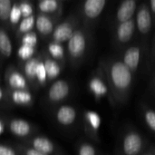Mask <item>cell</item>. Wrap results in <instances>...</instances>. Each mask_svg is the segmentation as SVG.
Here are the masks:
<instances>
[{
  "mask_svg": "<svg viewBox=\"0 0 155 155\" xmlns=\"http://www.w3.org/2000/svg\"><path fill=\"white\" fill-rule=\"evenodd\" d=\"M140 155H155L154 146H153V144L149 145V146L146 148V150H145L143 153H142Z\"/></svg>",
  "mask_w": 155,
  "mask_h": 155,
  "instance_id": "8d00e7d4",
  "label": "cell"
},
{
  "mask_svg": "<svg viewBox=\"0 0 155 155\" xmlns=\"http://www.w3.org/2000/svg\"><path fill=\"white\" fill-rule=\"evenodd\" d=\"M4 82L5 88L8 90L32 91L31 86L29 85L28 82L25 78L20 69L14 64H9L5 68L4 74Z\"/></svg>",
  "mask_w": 155,
  "mask_h": 155,
  "instance_id": "5bb4252c",
  "label": "cell"
},
{
  "mask_svg": "<svg viewBox=\"0 0 155 155\" xmlns=\"http://www.w3.org/2000/svg\"><path fill=\"white\" fill-rule=\"evenodd\" d=\"M72 85L71 83L64 78H58L52 82L49 86L45 98L44 103L49 107H56L64 104L71 95Z\"/></svg>",
  "mask_w": 155,
  "mask_h": 155,
  "instance_id": "9c48e42d",
  "label": "cell"
},
{
  "mask_svg": "<svg viewBox=\"0 0 155 155\" xmlns=\"http://www.w3.org/2000/svg\"><path fill=\"white\" fill-rule=\"evenodd\" d=\"M135 28L138 39L145 45H149L152 37L153 25L154 20L153 19L149 11L147 1L139 4L134 15Z\"/></svg>",
  "mask_w": 155,
  "mask_h": 155,
  "instance_id": "52a82bcc",
  "label": "cell"
},
{
  "mask_svg": "<svg viewBox=\"0 0 155 155\" xmlns=\"http://www.w3.org/2000/svg\"><path fill=\"white\" fill-rule=\"evenodd\" d=\"M19 42L22 45H28V46H32V47H35L36 43H37V35L35 32H29L27 34H25V35H23Z\"/></svg>",
  "mask_w": 155,
  "mask_h": 155,
  "instance_id": "1f68e13d",
  "label": "cell"
},
{
  "mask_svg": "<svg viewBox=\"0 0 155 155\" xmlns=\"http://www.w3.org/2000/svg\"><path fill=\"white\" fill-rule=\"evenodd\" d=\"M5 130L20 141L38 134V128L33 123L16 117H5Z\"/></svg>",
  "mask_w": 155,
  "mask_h": 155,
  "instance_id": "7c38bea8",
  "label": "cell"
},
{
  "mask_svg": "<svg viewBox=\"0 0 155 155\" xmlns=\"http://www.w3.org/2000/svg\"><path fill=\"white\" fill-rule=\"evenodd\" d=\"M64 1L62 0H40L35 3L37 13L48 15H63Z\"/></svg>",
  "mask_w": 155,
  "mask_h": 155,
  "instance_id": "ffe728a7",
  "label": "cell"
},
{
  "mask_svg": "<svg viewBox=\"0 0 155 155\" xmlns=\"http://www.w3.org/2000/svg\"><path fill=\"white\" fill-rule=\"evenodd\" d=\"M45 52L54 61L58 62L62 65H64L66 57H65V52H64L63 45L50 41V43L48 44L45 49Z\"/></svg>",
  "mask_w": 155,
  "mask_h": 155,
  "instance_id": "cb8c5ba5",
  "label": "cell"
},
{
  "mask_svg": "<svg viewBox=\"0 0 155 155\" xmlns=\"http://www.w3.org/2000/svg\"><path fill=\"white\" fill-rule=\"evenodd\" d=\"M63 15H48L40 13L35 14V27L43 40L50 39L54 28L61 22Z\"/></svg>",
  "mask_w": 155,
  "mask_h": 155,
  "instance_id": "2e32d148",
  "label": "cell"
},
{
  "mask_svg": "<svg viewBox=\"0 0 155 155\" xmlns=\"http://www.w3.org/2000/svg\"><path fill=\"white\" fill-rule=\"evenodd\" d=\"M35 47L28 46L22 45L18 50V57L20 58V62L25 61L31 57H33L35 54Z\"/></svg>",
  "mask_w": 155,
  "mask_h": 155,
  "instance_id": "f546056e",
  "label": "cell"
},
{
  "mask_svg": "<svg viewBox=\"0 0 155 155\" xmlns=\"http://www.w3.org/2000/svg\"><path fill=\"white\" fill-rule=\"evenodd\" d=\"M141 2L138 0H124L122 1L114 13V18L111 22L112 28L118 24L127 22L134 18L136 9Z\"/></svg>",
  "mask_w": 155,
  "mask_h": 155,
  "instance_id": "e0dca14e",
  "label": "cell"
},
{
  "mask_svg": "<svg viewBox=\"0 0 155 155\" xmlns=\"http://www.w3.org/2000/svg\"><path fill=\"white\" fill-rule=\"evenodd\" d=\"M77 155H101L98 148L90 142L80 141L76 147Z\"/></svg>",
  "mask_w": 155,
  "mask_h": 155,
  "instance_id": "4316f807",
  "label": "cell"
},
{
  "mask_svg": "<svg viewBox=\"0 0 155 155\" xmlns=\"http://www.w3.org/2000/svg\"><path fill=\"white\" fill-rule=\"evenodd\" d=\"M2 62H3V61H2V60H1V58H0V67H1V64H2Z\"/></svg>",
  "mask_w": 155,
  "mask_h": 155,
  "instance_id": "74e56055",
  "label": "cell"
},
{
  "mask_svg": "<svg viewBox=\"0 0 155 155\" xmlns=\"http://www.w3.org/2000/svg\"><path fill=\"white\" fill-rule=\"evenodd\" d=\"M87 87L90 94L94 98L96 103H100L103 98H107L109 101L111 106L113 108H115V105L113 102L109 86L107 84V80L104 74V71L99 63L97 67L93 71L88 83H87Z\"/></svg>",
  "mask_w": 155,
  "mask_h": 155,
  "instance_id": "8992f818",
  "label": "cell"
},
{
  "mask_svg": "<svg viewBox=\"0 0 155 155\" xmlns=\"http://www.w3.org/2000/svg\"><path fill=\"white\" fill-rule=\"evenodd\" d=\"M41 53H42V57H43V61H44V64H45V73H46V81H47V83H50L55 77L58 76V74L61 73L62 67L64 65L60 64L58 62H56L53 58H51L47 54L45 50L41 51Z\"/></svg>",
  "mask_w": 155,
  "mask_h": 155,
  "instance_id": "44dd1931",
  "label": "cell"
},
{
  "mask_svg": "<svg viewBox=\"0 0 155 155\" xmlns=\"http://www.w3.org/2000/svg\"><path fill=\"white\" fill-rule=\"evenodd\" d=\"M102 119L99 114L91 110H84L83 114V128L85 135L95 143H101L100 127Z\"/></svg>",
  "mask_w": 155,
  "mask_h": 155,
  "instance_id": "9a60e30c",
  "label": "cell"
},
{
  "mask_svg": "<svg viewBox=\"0 0 155 155\" xmlns=\"http://www.w3.org/2000/svg\"><path fill=\"white\" fill-rule=\"evenodd\" d=\"M53 118L58 126L64 129H70L77 122L78 110L72 104H62L54 108Z\"/></svg>",
  "mask_w": 155,
  "mask_h": 155,
  "instance_id": "4fadbf2b",
  "label": "cell"
},
{
  "mask_svg": "<svg viewBox=\"0 0 155 155\" xmlns=\"http://www.w3.org/2000/svg\"><path fill=\"white\" fill-rule=\"evenodd\" d=\"M5 117L6 115L0 114V136L5 131Z\"/></svg>",
  "mask_w": 155,
  "mask_h": 155,
  "instance_id": "d590c367",
  "label": "cell"
},
{
  "mask_svg": "<svg viewBox=\"0 0 155 155\" xmlns=\"http://www.w3.org/2000/svg\"><path fill=\"white\" fill-rule=\"evenodd\" d=\"M113 46L120 54L126 46L136 40L137 34L134 19L116 25L112 28Z\"/></svg>",
  "mask_w": 155,
  "mask_h": 155,
  "instance_id": "ba28073f",
  "label": "cell"
},
{
  "mask_svg": "<svg viewBox=\"0 0 155 155\" xmlns=\"http://www.w3.org/2000/svg\"><path fill=\"white\" fill-rule=\"evenodd\" d=\"M35 15L24 17L21 19L19 24L17 25L16 28L15 29V35L16 39L19 41L20 38L25 35V34L32 32L35 27Z\"/></svg>",
  "mask_w": 155,
  "mask_h": 155,
  "instance_id": "d4e9b609",
  "label": "cell"
},
{
  "mask_svg": "<svg viewBox=\"0 0 155 155\" xmlns=\"http://www.w3.org/2000/svg\"><path fill=\"white\" fill-rule=\"evenodd\" d=\"M13 44L8 35V31L0 25V58L8 59L12 55Z\"/></svg>",
  "mask_w": 155,
  "mask_h": 155,
  "instance_id": "603a6c76",
  "label": "cell"
},
{
  "mask_svg": "<svg viewBox=\"0 0 155 155\" xmlns=\"http://www.w3.org/2000/svg\"><path fill=\"white\" fill-rule=\"evenodd\" d=\"M104 71L113 102L117 106L125 105L131 96L134 76L115 54L101 59L99 62Z\"/></svg>",
  "mask_w": 155,
  "mask_h": 155,
  "instance_id": "6da1fadb",
  "label": "cell"
},
{
  "mask_svg": "<svg viewBox=\"0 0 155 155\" xmlns=\"http://www.w3.org/2000/svg\"><path fill=\"white\" fill-rule=\"evenodd\" d=\"M148 48L149 45H145L139 39H136L118 54L122 62L130 70L134 77L140 66H142L144 58H146Z\"/></svg>",
  "mask_w": 155,
  "mask_h": 155,
  "instance_id": "5b68a950",
  "label": "cell"
},
{
  "mask_svg": "<svg viewBox=\"0 0 155 155\" xmlns=\"http://www.w3.org/2000/svg\"><path fill=\"white\" fill-rule=\"evenodd\" d=\"M40 59H41V52L36 53L33 57L25 61L19 62L18 68L24 74L25 78L28 82L32 90L38 89L36 74H37V66H38Z\"/></svg>",
  "mask_w": 155,
  "mask_h": 155,
  "instance_id": "ac0fdd59",
  "label": "cell"
},
{
  "mask_svg": "<svg viewBox=\"0 0 155 155\" xmlns=\"http://www.w3.org/2000/svg\"><path fill=\"white\" fill-rule=\"evenodd\" d=\"M140 113L146 129L153 134L155 133V112L153 107L146 103H143L140 106Z\"/></svg>",
  "mask_w": 155,
  "mask_h": 155,
  "instance_id": "7402d4cb",
  "label": "cell"
},
{
  "mask_svg": "<svg viewBox=\"0 0 155 155\" xmlns=\"http://www.w3.org/2000/svg\"><path fill=\"white\" fill-rule=\"evenodd\" d=\"M14 2L11 0H0V25L7 31L11 30L10 14Z\"/></svg>",
  "mask_w": 155,
  "mask_h": 155,
  "instance_id": "484cf974",
  "label": "cell"
},
{
  "mask_svg": "<svg viewBox=\"0 0 155 155\" xmlns=\"http://www.w3.org/2000/svg\"><path fill=\"white\" fill-rule=\"evenodd\" d=\"M5 99L9 107H31L35 103V96L28 90H8L5 89Z\"/></svg>",
  "mask_w": 155,
  "mask_h": 155,
  "instance_id": "d6986e66",
  "label": "cell"
},
{
  "mask_svg": "<svg viewBox=\"0 0 155 155\" xmlns=\"http://www.w3.org/2000/svg\"><path fill=\"white\" fill-rule=\"evenodd\" d=\"M94 33L80 25L66 42V56L72 68L80 67L86 60L93 45Z\"/></svg>",
  "mask_w": 155,
  "mask_h": 155,
  "instance_id": "7a4b0ae2",
  "label": "cell"
},
{
  "mask_svg": "<svg viewBox=\"0 0 155 155\" xmlns=\"http://www.w3.org/2000/svg\"><path fill=\"white\" fill-rule=\"evenodd\" d=\"M148 4V7H149V11L151 13V15L153 17V19H155V0H149L147 1Z\"/></svg>",
  "mask_w": 155,
  "mask_h": 155,
  "instance_id": "e575fe53",
  "label": "cell"
},
{
  "mask_svg": "<svg viewBox=\"0 0 155 155\" xmlns=\"http://www.w3.org/2000/svg\"><path fill=\"white\" fill-rule=\"evenodd\" d=\"M147 138L135 127L126 126L121 133L116 155H140L148 147Z\"/></svg>",
  "mask_w": 155,
  "mask_h": 155,
  "instance_id": "3957f363",
  "label": "cell"
},
{
  "mask_svg": "<svg viewBox=\"0 0 155 155\" xmlns=\"http://www.w3.org/2000/svg\"><path fill=\"white\" fill-rule=\"evenodd\" d=\"M0 155H19L10 144L0 143Z\"/></svg>",
  "mask_w": 155,
  "mask_h": 155,
  "instance_id": "d6a6232c",
  "label": "cell"
},
{
  "mask_svg": "<svg viewBox=\"0 0 155 155\" xmlns=\"http://www.w3.org/2000/svg\"><path fill=\"white\" fill-rule=\"evenodd\" d=\"M13 146V148L16 151V153L19 155H44L25 145H24L21 143H15L13 144H11Z\"/></svg>",
  "mask_w": 155,
  "mask_h": 155,
  "instance_id": "4dcf8cb0",
  "label": "cell"
},
{
  "mask_svg": "<svg viewBox=\"0 0 155 155\" xmlns=\"http://www.w3.org/2000/svg\"><path fill=\"white\" fill-rule=\"evenodd\" d=\"M20 143L44 155H67L54 142L42 134H35Z\"/></svg>",
  "mask_w": 155,
  "mask_h": 155,
  "instance_id": "8fae6325",
  "label": "cell"
},
{
  "mask_svg": "<svg viewBox=\"0 0 155 155\" xmlns=\"http://www.w3.org/2000/svg\"><path fill=\"white\" fill-rule=\"evenodd\" d=\"M21 19H22V15L18 8V5L16 2H14L11 14H10V26H11L12 31H15V29L16 28Z\"/></svg>",
  "mask_w": 155,
  "mask_h": 155,
  "instance_id": "83f0119b",
  "label": "cell"
},
{
  "mask_svg": "<svg viewBox=\"0 0 155 155\" xmlns=\"http://www.w3.org/2000/svg\"><path fill=\"white\" fill-rule=\"evenodd\" d=\"M81 20L76 12H73L68 15L64 20L56 25L52 35L50 36V41L57 44L63 45L66 43L69 38L73 35L75 30L80 26Z\"/></svg>",
  "mask_w": 155,
  "mask_h": 155,
  "instance_id": "30bf717a",
  "label": "cell"
},
{
  "mask_svg": "<svg viewBox=\"0 0 155 155\" xmlns=\"http://www.w3.org/2000/svg\"><path fill=\"white\" fill-rule=\"evenodd\" d=\"M0 82H1V77H0Z\"/></svg>",
  "mask_w": 155,
  "mask_h": 155,
  "instance_id": "f35d334b",
  "label": "cell"
},
{
  "mask_svg": "<svg viewBox=\"0 0 155 155\" xmlns=\"http://www.w3.org/2000/svg\"><path fill=\"white\" fill-rule=\"evenodd\" d=\"M0 108H10L5 99V89L0 85Z\"/></svg>",
  "mask_w": 155,
  "mask_h": 155,
  "instance_id": "836d02e7",
  "label": "cell"
},
{
  "mask_svg": "<svg viewBox=\"0 0 155 155\" xmlns=\"http://www.w3.org/2000/svg\"><path fill=\"white\" fill-rule=\"evenodd\" d=\"M17 5H18V8H19L20 13H21L22 18L35 15V13H34L35 12V7H34L32 2H30V1H21V2H17Z\"/></svg>",
  "mask_w": 155,
  "mask_h": 155,
  "instance_id": "f1b7e54d",
  "label": "cell"
},
{
  "mask_svg": "<svg viewBox=\"0 0 155 155\" xmlns=\"http://www.w3.org/2000/svg\"><path fill=\"white\" fill-rule=\"evenodd\" d=\"M107 4L108 0H86L81 2L76 12L80 17L81 25L94 33Z\"/></svg>",
  "mask_w": 155,
  "mask_h": 155,
  "instance_id": "277c9868",
  "label": "cell"
}]
</instances>
